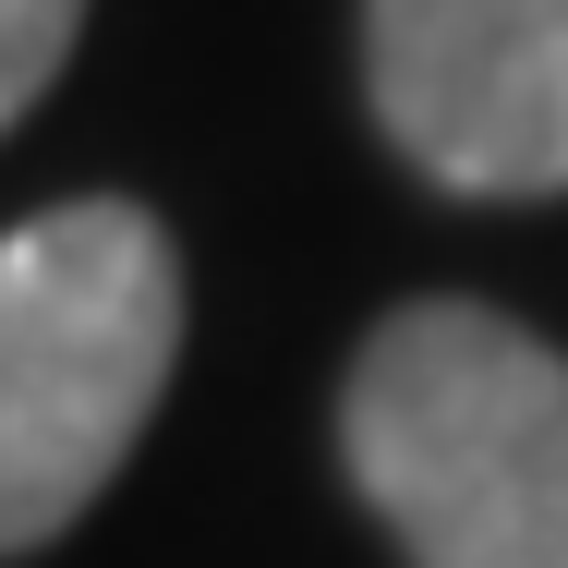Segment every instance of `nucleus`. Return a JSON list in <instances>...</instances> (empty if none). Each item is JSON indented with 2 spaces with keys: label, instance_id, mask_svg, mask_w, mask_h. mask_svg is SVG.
I'll return each mask as SVG.
<instances>
[{
  "label": "nucleus",
  "instance_id": "obj_2",
  "mask_svg": "<svg viewBox=\"0 0 568 568\" xmlns=\"http://www.w3.org/2000/svg\"><path fill=\"white\" fill-rule=\"evenodd\" d=\"M182 363V254L121 194L0 230V557L61 545Z\"/></svg>",
  "mask_w": 568,
  "mask_h": 568
},
{
  "label": "nucleus",
  "instance_id": "obj_4",
  "mask_svg": "<svg viewBox=\"0 0 568 568\" xmlns=\"http://www.w3.org/2000/svg\"><path fill=\"white\" fill-rule=\"evenodd\" d=\"M73 37H85V0H0V133L61 85Z\"/></svg>",
  "mask_w": 568,
  "mask_h": 568
},
{
  "label": "nucleus",
  "instance_id": "obj_3",
  "mask_svg": "<svg viewBox=\"0 0 568 568\" xmlns=\"http://www.w3.org/2000/svg\"><path fill=\"white\" fill-rule=\"evenodd\" d=\"M387 145L448 194H568V0H363Z\"/></svg>",
  "mask_w": 568,
  "mask_h": 568
},
{
  "label": "nucleus",
  "instance_id": "obj_1",
  "mask_svg": "<svg viewBox=\"0 0 568 568\" xmlns=\"http://www.w3.org/2000/svg\"><path fill=\"white\" fill-rule=\"evenodd\" d=\"M351 484L412 568H568V351L496 303H399L339 399Z\"/></svg>",
  "mask_w": 568,
  "mask_h": 568
}]
</instances>
